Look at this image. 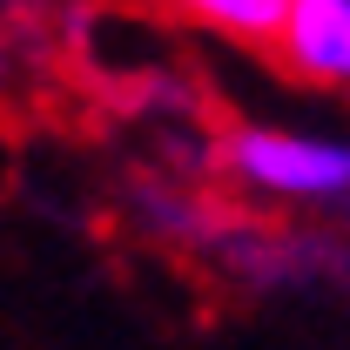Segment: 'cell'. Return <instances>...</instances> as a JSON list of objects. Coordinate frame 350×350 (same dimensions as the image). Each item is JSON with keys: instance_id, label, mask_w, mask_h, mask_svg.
I'll use <instances>...</instances> for the list:
<instances>
[{"instance_id": "7a4b0ae2", "label": "cell", "mask_w": 350, "mask_h": 350, "mask_svg": "<svg viewBox=\"0 0 350 350\" xmlns=\"http://www.w3.org/2000/svg\"><path fill=\"white\" fill-rule=\"evenodd\" d=\"M276 54L304 81L350 88V0H290V27Z\"/></svg>"}, {"instance_id": "3957f363", "label": "cell", "mask_w": 350, "mask_h": 350, "mask_svg": "<svg viewBox=\"0 0 350 350\" xmlns=\"http://www.w3.org/2000/svg\"><path fill=\"white\" fill-rule=\"evenodd\" d=\"M196 21L216 34H243V41H283L290 0H196Z\"/></svg>"}, {"instance_id": "6da1fadb", "label": "cell", "mask_w": 350, "mask_h": 350, "mask_svg": "<svg viewBox=\"0 0 350 350\" xmlns=\"http://www.w3.org/2000/svg\"><path fill=\"white\" fill-rule=\"evenodd\" d=\"M216 162L229 182L276 196V202H317V209H350V135L317 129H276V122H243L222 135Z\"/></svg>"}]
</instances>
